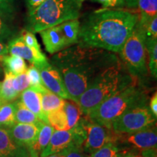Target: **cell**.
<instances>
[{
    "label": "cell",
    "instance_id": "1",
    "mask_svg": "<svg viewBox=\"0 0 157 157\" xmlns=\"http://www.w3.org/2000/svg\"><path fill=\"white\" fill-rule=\"evenodd\" d=\"M119 60L113 52L76 44L54 54L50 63L60 74L71 101L77 104L98 74Z\"/></svg>",
    "mask_w": 157,
    "mask_h": 157
},
{
    "label": "cell",
    "instance_id": "2",
    "mask_svg": "<svg viewBox=\"0 0 157 157\" xmlns=\"http://www.w3.org/2000/svg\"><path fill=\"white\" fill-rule=\"evenodd\" d=\"M138 19V13L124 9L98 10L80 23L78 44L119 53Z\"/></svg>",
    "mask_w": 157,
    "mask_h": 157
},
{
    "label": "cell",
    "instance_id": "3",
    "mask_svg": "<svg viewBox=\"0 0 157 157\" xmlns=\"http://www.w3.org/2000/svg\"><path fill=\"white\" fill-rule=\"evenodd\" d=\"M137 79L127 71L120 60L98 74L78 99V107L84 115H88L103 101Z\"/></svg>",
    "mask_w": 157,
    "mask_h": 157
},
{
    "label": "cell",
    "instance_id": "4",
    "mask_svg": "<svg viewBox=\"0 0 157 157\" xmlns=\"http://www.w3.org/2000/svg\"><path fill=\"white\" fill-rule=\"evenodd\" d=\"M81 8L82 3L76 0H46L34 10L28 12L25 30L35 34L78 19Z\"/></svg>",
    "mask_w": 157,
    "mask_h": 157
},
{
    "label": "cell",
    "instance_id": "5",
    "mask_svg": "<svg viewBox=\"0 0 157 157\" xmlns=\"http://www.w3.org/2000/svg\"><path fill=\"white\" fill-rule=\"evenodd\" d=\"M145 94L138 87L136 81L108 98L87 116L95 122L111 128L113 121L125 111L135 105L145 103Z\"/></svg>",
    "mask_w": 157,
    "mask_h": 157
},
{
    "label": "cell",
    "instance_id": "6",
    "mask_svg": "<svg viewBox=\"0 0 157 157\" xmlns=\"http://www.w3.org/2000/svg\"><path fill=\"white\" fill-rule=\"evenodd\" d=\"M146 29L137 23L135 28L119 52L120 60L127 71L134 77L146 75Z\"/></svg>",
    "mask_w": 157,
    "mask_h": 157
},
{
    "label": "cell",
    "instance_id": "7",
    "mask_svg": "<svg viewBox=\"0 0 157 157\" xmlns=\"http://www.w3.org/2000/svg\"><path fill=\"white\" fill-rule=\"evenodd\" d=\"M156 118L145 103L135 105L125 111L111 124L117 134L132 133L154 126Z\"/></svg>",
    "mask_w": 157,
    "mask_h": 157
},
{
    "label": "cell",
    "instance_id": "8",
    "mask_svg": "<svg viewBox=\"0 0 157 157\" xmlns=\"http://www.w3.org/2000/svg\"><path fill=\"white\" fill-rule=\"evenodd\" d=\"M79 124L84 132V140L82 148L90 155L109 143H115L117 133L111 127L99 124L90 119L87 115H83Z\"/></svg>",
    "mask_w": 157,
    "mask_h": 157
},
{
    "label": "cell",
    "instance_id": "9",
    "mask_svg": "<svg viewBox=\"0 0 157 157\" xmlns=\"http://www.w3.org/2000/svg\"><path fill=\"white\" fill-rule=\"evenodd\" d=\"M84 140V132L79 122L74 128L66 130H55L48 146L39 157H46L58 154L74 146L82 147Z\"/></svg>",
    "mask_w": 157,
    "mask_h": 157
},
{
    "label": "cell",
    "instance_id": "10",
    "mask_svg": "<svg viewBox=\"0 0 157 157\" xmlns=\"http://www.w3.org/2000/svg\"><path fill=\"white\" fill-rule=\"evenodd\" d=\"M115 143L129 154L128 151L141 152L147 149H156L157 132L154 126L127 134H117Z\"/></svg>",
    "mask_w": 157,
    "mask_h": 157
},
{
    "label": "cell",
    "instance_id": "11",
    "mask_svg": "<svg viewBox=\"0 0 157 157\" xmlns=\"http://www.w3.org/2000/svg\"><path fill=\"white\" fill-rule=\"evenodd\" d=\"M7 44L10 55L18 56L28 60L31 65H34L36 68L48 61L42 50H38L29 47L24 42L21 35L11 39Z\"/></svg>",
    "mask_w": 157,
    "mask_h": 157
},
{
    "label": "cell",
    "instance_id": "12",
    "mask_svg": "<svg viewBox=\"0 0 157 157\" xmlns=\"http://www.w3.org/2000/svg\"><path fill=\"white\" fill-rule=\"evenodd\" d=\"M44 86L50 92L58 95L64 100H70L64 83L58 70L47 61L37 67Z\"/></svg>",
    "mask_w": 157,
    "mask_h": 157
},
{
    "label": "cell",
    "instance_id": "13",
    "mask_svg": "<svg viewBox=\"0 0 157 157\" xmlns=\"http://www.w3.org/2000/svg\"><path fill=\"white\" fill-rule=\"evenodd\" d=\"M44 124L43 122L38 124L15 123L13 127L7 129L15 143L30 150L36 142L41 127Z\"/></svg>",
    "mask_w": 157,
    "mask_h": 157
},
{
    "label": "cell",
    "instance_id": "14",
    "mask_svg": "<svg viewBox=\"0 0 157 157\" xmlns=\"http://www.w3.org/2000/svg\"><path fill=\"white\" fill-rule=\"evenodd\" d=\"M0 157H31L29 150L13 140L7 129L0 127Z\"/></svg>",
    "mask_w": 157,
    "mask_h": 157
},
{
    "label": "cell",
    "instance_id": "15",
    "mask_svg": "<svg viewBox=\"0 0 157 157\" xmlns=\"http://www.w3.org/2000/svg\"><path fill=\"white\" fill-rule=\"evenodd\" d=\"M45 50L50 54L54 55L67 48L63 36L58 25L44 29L39 32Z\"/></svg>",
    "mask_w": 157,
    "mask_h": 157
},
{
    "label": "cell",
    "instance_id": "16",
    "mask_svg": "<svg viewBox=\"0 0 157 157\" xmlns=\"http://www.w3.org/2000/svg\"><path fill=\"white\" fill-rule=\"evenodd\" d=\"M21 101L32 111L42 122L48 124L47 116L42 108V94L36 90L29 87L21 94Z\"/></svg>",
    "mask_w": 157,
    "mask_h": 157
},
{
    "label": "cell",
    "instance_id": "17",
    "mask_svg": "<svg viewBox=\"0 0 157 157\" xmlns=\"http://www.w3.org/2000/svg\"><path fill=\"white\" fill-rule=\"evenodd\" d=\"M139 19L137 23L146 29L150 21L157 16V0H137Z\"/></svg>",
    "mask_w": 157,
    "mask_h": 157
},
{
    "label": "cell",
    "instance_id": "18",
    "mask_svg": "<svg viewBox=\"0 0 157 157\" xmlns=\"http://www.w3.org/2000/svg\"><path fill=\"white\" fill-rule=\"evenodd\" d=\"M80 23H81L78 19H75L66 21L58 25L67 48L78 44Z\"/></svg>",
    "mask_w": 157,
    "mask_h": 157
},
{
    "label": "cell",
    "instance_id": "19",
    "mask_svg": "<svg viewBox=\"0 0 157 157\" xmlns=\"http://www.w3.org/2000/svg\"><path fill=\"white\" fill-rule=\"evenodd\" d=\"M55 129L47 124H44L41 127L36 142L29 150L31 157H39L41 153L48 146Z\"/></svg>",
    "mask_w": 157,
    "mask_h": 157
},
{
    "label": "cell",
    "instance_id": "20",
    "mask_svg": "<svg viewBox=\"0 0 157 157\" xmlns=\"http://www.w3.org/2000/svg\"><path fill=\"white\" fill-rule=\"evenodd\" d=\"M0 62L4 68V71L9 72L13 75L24 73L28 68L24 59L13 55L2 56Z\"/></svg>",
    "mask_w": 157,
    "mask_h": 157
},
{
    "label": "cell",
    "instance_id": "21",
    "mask_svg": "<svg viewBox=\"0 0 157 157\" xmlns=\"http://www.w3.org/2000/svg\"><path fill=\"white\" fill-rule=\"evenodd\" d=\"M14 76L11 73L5 71V78L0 86V101L2 103L13 102L20 95L13 86V78Z\"/></svg>",
    "mask_w": 157,
    "mask_h": 157
},
{
    "label": "cell",
    "instance_id": "22",
    "mask_svg": "<svg viewBox=\"0 0 157 157\" xmlns=\"http://www.w3.org/2000/svg\"><path fill=\"white\" fill-rule=\"evenodd\" d=\"M42 94V108L45 115L63 107L65 100L46 89Z\"/></svg>",
    "mask_w": 157,
    "mask_h": 157
},
{
    "label": "cell",
    "instance_id": "23",
    "mask_svg": "<svg viewBox=\"0 0 157 157\" xmlns=\"http://www.w3.org/2000/svg\"><path fill=\"white\" fill-rule=\"evenodd\" d=\"M15 120L16 123L34 124L42 123V121L21 101H15Z\"/></svg>",
    "mask_w": 157,
    "mask_h": 157
},
{
    "label": "cell",
    "instance_id": "24",
    "mask_svg": "<svg viewBox=\"0 0 157 157\" xmlns=\"http://www.w3.org/2000/svg\"><path fill=\"white\" fill-rule=\"evenodd\" d=\"M13 19L0 14V42L6 44L17 36V31L13 25Z\"/></svg>",
    "mask_w": 157,
    "mask_h": 157
},
{
    "label": "cell",
    "instance_id": "25",
    "mask_svg": "<svg viewBox=\"0 0 157 157\" xmlns=\"http://www.w3.org/2000/svg\"><path fill=\"white\" fill-rule=\"evenodd\" d=\"M15 123V102L2 104L0 105V127L10 128Z\"/></svg>",
    "mask_w": 157,
    "mask_h": 157
},
{
    "label": "cell",
    "instance_id": "26",
    "mask_svg": "<svg viewBox=\"0 0 157 157\" xmlns=\"http://www.w3.org/2000/svg\"><path fill=\"white\" fill-rule=\"evenodd\" d=\"M63 109L67 117L68 129L74 128L79 122L84 114L80 110L78 104L71 100L65 101Z\"/></svg>",
    "mask_w": 157,
    "mask_h": 157
},
{
    "label": "cell",
    "instance_id": "27",
    "mask_svg": "<svg viewBox=\"0 0 157 157\" xmlns=\"http://www.w3.org/2000/svg\"><path fill=\"white\" fill-rule=\"evenodd\" d=\"M48 124L56 130H66L68 129V120L63 107L52 111L47 115Z\"/></svg>",
    "mask_w": 157,
    "mask_h": 157
},
{
    "label": "cell",
    "instance_id": "28",
    "mask_svg": "<svg viewBox=\"0 0 157 157\" xmlns=\"http://www.w3.org/2000/svg\"><path fill=\"white\" fill-rule=\"evenodd\" d=\"M146 50L149 58L148 69L153 77H157V39L148 38L146 39Z\"/></svg>",
    "mask_w": 157,
    "mask_h": 157
},
{
    "label": "cell",
    "instance_id": "29",
    "mask_svg": "<svg viewBox=\"0 0 157 157\" xmlns=\"http://www.w3.org/2000/svg\"><path fill=\"white\" fill-rule=\"evenodd\" d=\"M127 153L115 143H109L90 155V157H122Z\"/></svg>",
    "mask_w": 157,
    "mask_h": 157
},
{
    "label": "cell",
    "instance_id": "30",
    "mask_svg": "<svg viewBox=\"0 0 157 157\" xmlns=\"http://www.w3.org/2000/svg\"><path fill=\"white\" fill-rule=\"evenodd\" d=\"M26 74L29 76V82H30V87L32 89L36 90L39 93H43L47 89L42 83V78H41L40 74L36 66L31 65L27 68Z\"/></svg>",
    "mask_w": 157,
    "mask_h": 157
},
{
    "label": "cell",
    "instance_id": "31",
    "mask_svg": "<svg viewBox=\"0 0 157 157\" xmlns=\"http://www.w3.org/2000/svg\"><path fill=\"white\" fill-rule=\"evenodd\" d=\"M13 86L14 90L19 95H21V93H23L25 90L30 87V82L26 71L14 76L13 78Z\"/></svg>",
    "mask_w": 157,
    "mask_h": 157
},
{
    "label": "cell",
    "instance_id": "32",
    "mask_svg": "<svg viewBox=\"0 0 157 157\" xmlns=\"http://www.w3.org/2000/svg\"><path fill=\"white\" fill-rule=\"evenodd\" d=\"M15 12L14 0H0V14L14 18Z\"/></svg>",
    "mask_w": 157,
    "mask_h": 157
},
{
    "label": "cell",
    "instance_id": "33",
    "mask_svg": "<svg viewBox=\"0 0 157 157\" xmlns=\"http://www.w3.org/2000/svg\"><path fill=\"white\" fill-rule=\"evenodd\" d=\"M100 3L103 9H122L126 7L124 0H92Z\"/></svg>",
    "mask_w": 157,
    "mask_h": 157
},
{
    "label": "cell",
    "instance_id": "34",
    "mask_svg": "<svg viewBox=\"0 0 157 157\" xmlns=\"http://www.w3.org/2000/svg\"><path fill=\"white\" fill-rule=\"evenodd\" d=\"M21 36L24 41V42L31 48H34L36 50H41L40 44H39L36 36L34 33L25 30L21 34Z\"/></svg>",
    "mask_w": 157,
    "mask_h": 157
},
{
    "label": "cell",
    "instance_id": "35",
    "mask_svg": "<svg viewBox=\"0 0 157 157\" xmlns=\"http://www.w3.org/2000/svg\"><path fill=\"white\" fill-rule=\"evenodd\" d=\"M60 154L65 157H90V155L84 152L82 147L79 146L71 147L60 152Z\"/></svg>",
    "mask_w": 157,
    "mask_h": 157
},
{
    "label": "cell",
    "instance_id": "36",
    "mask_svg": "<svg viewBox=\"0 0 157 157\" xmlns=\"http://www.w3.org/2000/svg\"><path fill=\"white\" fill-rule=\"evenodd\" d=\"M146 34L148 38L157 39V16L154 17L147 25Z\"/></svg>",
    "mask_w": 157,
    "mask_h": 157
},
{
    "label": "cell",
    "instance_id": "37",
    "mask_svg": "<svg viewBox=\"0 0 157 157\" xmlns=\"http://www.w3.org/2000/svg\"><path fill=\"white\" fill-rule=\"evenodd\" d=\"M46 0H25L26 7L28 8V12L34 10L39 5H41Z\"/></svg>",
    "mask_w": 157,
    "mask_h": 157
},
{
    "label": "cell",
    "instance_id": "38",
    "mask_svg": "<svg viewBox=\"0 0 157 157\" xmlns=\"http://www.w3.org/2000/svg\"><path fill=\"white\" fill-rule=\"evenodd\" d=\"M150 111L154 115V117L157 118V93H155L151 98L150 101Z\"/></svg>",
    "mask_w": 157,
    "mask_h": 157
},
{
    "label": "cell",
    "instance_id": "39",
    "mask_svg": "<svg viewBox=\"0 0 157 157\" xmlns=\"http://www.w3.org/2000/svg\"><path fill=\"white\" fill-rule=\"evenodd\" d=\"M138 157H157L156 149H147L141 151Z\"/></svg>",
    "mask_w": 157,
    "mask_h": 157
},
{
    "label": "cell",
    "instance_id": "40",
    "mask_svg": "<svg viewBox=\"0 0 157 157\" xmlns=\"http://www.w3.org/2000/svg\"><path fill=\"white\" fill-rule=\"evenodd\" d=\"M8 48L7 44L5 43L0 42V57H2L8 55Z\"/></svg>",
    "mask_w": 157,
    "mask_h": 157
},
{
    "label": "cell",
    "instance_id": "41",
    "mask_svg": "<svg viewBox=\"0 0 157 157\" xmlns=\"http://www.w3.org/2000/svg\"><path fill=\"white\" fill-rule=\"evenodd\" d=\"M126 7L129 9H136L137 0H124Z\"/></svg>",
    "mask_w": 157,
    "mask_h": 157
},
{
    "label": "cell",
    "instance_id": "42",
    "mask_svg": "<svg viewBox=\"0 0 157 157\" xmlns=\"http://www.w3.org/2000/svg\"><path fill=\"white\" fill-rule=\"evenodd\" d=\"M46 157H65V156L62 154H60V153H58V154H54L50 155V156H48Z\"/></svg>",
    "mask_w": 157,
    "mask_h": 157
},
{
    "label": "cell",
    "instance_id": "43",
    "mask_svg": "<svg viewBox=\"0 0 157 157\" xmlns=\"http://www.w3.org/2000/svg\"><path fill=\"white\" fill-rule=\"evenodd\" d=\"M122 157H138V156L133 154H127L126 155H124V156Z\"/></svg>",
    "mask_w": 157,
    "mask_h": 157
},
{
    "label": "cell",
    "instance_id": "44",
    "mask_svg": "<svg viewBox=\"0 0 157 157\" xmlns=\"http://www.w3.org/2000/svg\"><path fill=\"white\" fill-rule=\"evenodd\" d=\"M76 1H78V2H80V3H82L84 1H85V0H76Z\"/></svg>",
    "mask_w": 157,
    "mask_h": 157
},
{
    "label": "cell",
    "instance_id": "45",
    "mask_svg": "<svg viewBox=\"0 0 157 157\" xmlns=\"http://www.w3.org/2000/svg\"><path fill=\"white\" fill-rule=\"evenodd\" d=\"M2 102H1V101H0V105H2Z\"/></svg>",
    "mask_w": 157,
    "mask_h": 157
},
{
    "label": "cell",
    "instance_id": "46",
    "mask_svg": "<svg viewBox=\"0 0 157 157\" xmlns=\"http://www.w3.org/2000/svg\"><path fill=\"white\" fill-rule=\"evenodd\" d=\"M0 86H1V82H0Z\"/></svg>",
    "mask_w": 157,
    "mask_h": 157
}]
</instances>
